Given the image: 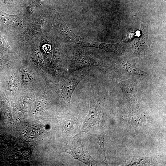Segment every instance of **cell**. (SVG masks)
I'll list each match as a JSON object with an SVG mask.
<instances>
[{
	"label": "cell",
	"mask_w": 166,
	"mask_h": 166,
	"mask_svg": "<svg viewBox=\"0 0 166 166\" xmlns=\"http://www.w3.org/2000/svg\"><path fill=\"white\" fill-rule=\"evenodd\" d=\"M64 151L88 166L96 165L95 161L88 153L86 144L78 137L74 138L66 145Z\"/></svg>",
	"instance_id": "6da1fadb"
},
{
	"label": "cell",
	"mask_w": 166,
	"mask_h": 166,
	"mask_svg": "<svg viewBox=\"0 0 166 166\" xmlns=\"http://www.w3.org/2000/svg\"><path fill=\"white\" fill-rule=\"evenodd\" d=\"M85 68L74 73L72 76L65 79L61 85V91L62 97L69 106L73 92L87 72L88 69Z\"/></svg>",
	"instance_id": "7a4b0ae2"
},
{
	"label": "cell",
	"mask_w": 166,
	"mask_h": 166,
	"mask_svg": "<svg viewBox=\"0 0 166 166\" xmlns=\"http://www.w3.org/2000/svg\"><path fill=\"white\" fill-rule=\"evenodd\" d=\"M148 30L147 24L144 22L140 30L137 31L140 36L135 39L132 45V50L135 54L144 55L147 49L149 48L150 42L148 37Z\"/></svg>",
	"instance_id": "3957f363"
},
{
	"label": "cell",
	"mask_w": 166,
	"mask_h": 166,
	"mask_svg": "<svg viewBox=\"0 0 166 166\" xmlns=\"http://www.w3.org/2000/svg\"><path fill=\"white\" fill-rule=\"evenodd\" d=\"M117 84L120 88L123 95L128 102L137 100L138 92L135 86L128 80L123 81L119 79L116 80Z\"/></svg>",
	"instance_id": "277c9868"
},
{
	"label": "cell",
	"mask_w": 166,
	"mask_h": 166,
	"mask_svg": "<svg viewBox=\"0 0 166 166\" xmlns=\"http://www.w3.org/2000/svg\"><path fill=\"white\" fill-rule=\"evenodd\" d=\"M79 45L82 46L91 47L104 50L106 51L114 53L118 52L121 42L116 44H109L100 43L92 41L84 40L80 38Z\"/></svg>",
	"instance_id": "5b68a950"
},
{
	"label": "cell",
	"mask_w": 166,
	"mask_h": 166,
	"mask_svg": "<svg viewBox=\"0 0 166 166\" xmlns=\"http://www.w3.org/2000/svg\"><path fill=\"white\" fill-rule=\"evenodd\" d=\"M98 112L97 108L94 106L90 100V107L88 114L86 117L83 126L84 130L95 124L97 120Z\"/></svg>",
	"instance_id": "8992f818"
},
{
	"label": "cell",
	"mask_w": 166,
	"mask_h": 166,
	"mask_svg": "<svg viewBox=\"0 0 166 166\" xmlns=\"http://www.w3.org/2000/svg\"><path fill=\"white\" fill-rule=\"evenodd\" d=\"M122 66L125 70L131 74L144 76L146 75V73L140 69L133 63L124 61L122 63Z\"/></svg>",
	"instance_id": "52a82bcc"
},
{
	"label": "cell",
	"mask_w": 166,
	"mask_h": 166,
	"mask_svg": "<svg viewBox=\"0 0 166 166\" xmlns=\"http://www.w3.org/2000/svg\"><path fill=\"white\" fill-rule=\"evenodd\" d=\"M99 139L100 142V146L102 152V156L103 157L105 163L107 165H108L107 163L106 156L105 152L104 146V137L103 136L100 135H95Z\"/></svg>",
	"instance_id": "ba28073f"
},
{
	"label": "cell",
	"mask_w": 166,
	"mask_h": 166,
	"mask_svg": "<svg viewBox=\"0 0 166 166\" xmlns=\"http://www.w3.org/2000/svg\"><path fill=\"white\" fill-rule=\"evenodd\" d=\"M72 121L69 120L65 121L63 124V128L65 130H68L71 128L73 125Z\"/></svg>",
	"instance_id": "9c48e42d"
},
{
	"label": "cell",
	"mask_w": 166,
	"mask_h": 166,
	"mask_svg": "<svg viewBox=\"0 0 166 166\" xmlns=\"http://www.w3.org/2000/svg\"><path fill=\"white\" fill-rule=\"evenodd\" d=\"M2 19L4 22L10 25L14 26L15 24V21L10 18L4 17L2 18Z\"/></svg>",
	"instance_id": "30bf717a"
},
{
	"label": "cell",
	"mask_w": 166,
	"mask_h": 166,
	"mask_svg": "<svg viewBox=\"0 0 166 166\" xmlns=\"http://www.w3.org/2000/svg\"><path fill=\"white\" fill-rule=\"evenodd\" d=\"M2 67V63L1 59H0V69H1Z\"/></svg>",
	"instance_id": "8fae6325"
},
{
	"label": "cell",
	"mask_w": 166,
	"mask_h": 166,
	"mask_svg": "<svg viewBox=\"0 0 166 166\" xmlns=\"http://www.w3.org/2000/svg\"><path fill=\"white\" fill-rule=\"evenodd\" d=\"M37 133H38V132H37Z\"/></svg>",
	"instance_id": "7c38bea8"
},
{
	"label": "cell",
	"mask_w": 166,
	"mask_h": 166,
	"mask_svg": "<svg viewBox=\"0 0 166 166\" xmlns=\"http://www.w3.org/2000/svg\"><path fill=\"white\" fill-rule=\"evenodd\" d=\"M5 1H6V0H5Z\"/></svg>",
	"instance_id": "4fadbf2b"
}]
</instances>
